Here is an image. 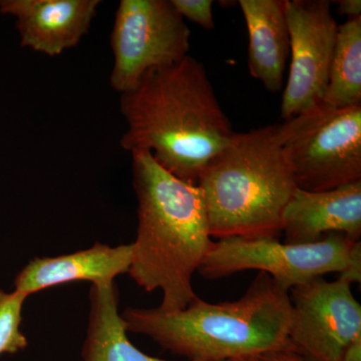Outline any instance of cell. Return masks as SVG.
<instances>
[{"mask_svg":"<svg viewBox=\"0 0 361 361\" xmlns=\"http://www.w3.org/2000/svg\"><path fill=\"white\" fill-rule=\"evenodd\" d=\"M120 109L128 126L122 148L149 152L161 167L192 185L235 134L205 66L190 56L147 71L134 89L121 94Z\"/></svg>","mask_w":361,"mask_h":361,"instance_id":"6da1fadb","label":"cell"},{"mask_svg":"<svg viewBox=\"0 0 361 361\" xmlns=\"http://www.w3.org/2000/svg\"><path fill=\"white\" fill-rule=\"evenodd\" d=\"M137 200L130 277L148 292L160 289V310H185L197 295L192 277L212 248L200 188L175 177L149 152H133Z\"/></svg>","mask_w":361,"mask_h":361,"instance_id":"7a4b0ae2","label":"cell"},{"mask_svg":"<svg viewBox=\"0 0 361 361\" xmlns=\"http://www.w3.org/2000/svg\"><path fill=\"white\" fill-rule=\"evenodd\" d=\"M288 291L259 272L238 300L212 304L198 296L185 310L127 308L121 316L129 332L151 337L190 361L252 360L293 349L289 342Z\"/></svg>","mask_w":361,"mask_h":361,"instance_id":"3957f363","label":"cell"},{"mask_svg":"<svg viewBox=\"0 0 361 361\" xmlns=\"http://www.w3.org/2000/svg\"><path fill=\"white\" fill-rule=\"evenodd\" d=\"M211 237L278 238L296 185L278 144L276 125L235 133L202 171Z\"/></svg>","mask_w":361,"mask_h":361,"instance_id":"277c9868","label":"cell"},{"mask_svg":"<svg viewBox=\"0 0 361 361\" xmlns=\"http://www.w3.org/2000/svg\"><path fill=\"white\" fill-rule=\"evenodd\" d=\"M276 137L298 189L329 191L361 180V104H320L276 125Z\"/></svg>","mask_w":361,"mask_h":361,"instance_id":"5b68a950","label":"cell"},{"mask_svg":"<svg viewBox=\"0 0 361 361\" xmlns=\"http://www.w3.org/2000/svg\"><path fill=\"white\" fill-rule=\"evenodd\" d=\"M356 242L342 233H331L308 244L228 237L214 242L198 271L206 279H218L240 271L259 270L267 273L278 286L290 291L316 277L343 272Z\"/></svg>","mask_w":361,"mask_h":361,"instance_id":"8992f818","label":"cell"},{"mask_svg":"<svg viewBox=\"0 0 361 361\" xmlns=\"http://www.w3.org/2000/svg\"><path fill=\"white\" fill-rule=\"evenodd\" d=\"M191 30L171 0H122L116 11L111 47V85L120 94L134 89L154 68L189 56Z\"/></svg>","mask_w":361,"mask_h":361,"instance_id":"52a82bcc","label":"cell"},{"mask_svg":"<svg viewBox=\"0 0 361 361\" xmlns=\"http://www.w3.org/2000/svg\"><path fill=\"white\" fill-rule=\"evenodd\" d=\"M291 63L282 97L285 120L322 103L338 25L329 0H285Z\"/></svg>","mask_w":361,"mask_h":361,"instance_id":"ba28073f","label":"cell"},{"mask_svg":"<svg viewBox=\"0 0 361 361\" xmlns=\"http://www.w3.org/2000/svg\"><path fill=\"white\" fill-rule=\"evenodd\" d=\"M291 292L288 337L294 350L314 361H341L361 336V305L351 284L316 277Z\"/></svg>","mask_w":361,"mask_h":361,"instance_id":"9c48e42d","label":"cell"},{"mask_svg":"<svg viewBox=\"0 0 361 361\" xmlns=\"http://www.w3.org/2000/svg\"><path fill=\"white\" fill-rule=\"evenodd\" d=\"M99 0H0V13L13 16L23 47L56 56L89 32Z\"/></svg>","mask_w":361,"mask_h":361,"instance_id":"30bf717a","label":"cell"},{"mask_svg":"<svg viewBox=\"0 0 361 361\" xmlns=\"http://www.w3.org/2000/svg\"><path fill=\"white\" fill-rule=\"evenodd\" d=\"M285 243H314L331 233L360 241L361 180L322 192L296 188L282 217Z\"/></svg>","mask_w":361,"mask_h":361,"instance_id":"8fae6325","label":"cell"},{"mask_svg":"<svg viewBox=\"0 0 361 361\" xmlns=\"http://www.w3.org/2000/svg\"><path fill=\"white\" fill-rule=\"evenodd\" d=\"M134 247L96 243L85 250L58 256L35 258L16 278V290L28 296L35 292L71 281L109 283L129 272Z\"/></svg>","mask_w":361,"mask_h":361,"instance_id":"7c38bea8","label":"cell"},{"mask_svg":"<svg viewBox=\"0 0 361 361\" xmlns=\"http://www.w3.org/2000/svg\"><path fill=\"white\" fill-rule=\"evenodd\" d=\"M249 35V71L273 94L283 89L290 54L285 0H240Z\"/></svg>","mask_w":361,"mask_h":361,"instance_id":"4fadbf2b","label":"cell"},{"mask_svg":"<svg viewBox=\"0 0 361 361\" xmlns=\"http://www.w3.org/2000/svg\"><path fill=\"white\" fill-rule=\"evenodd\" d=\"M82 361H168L145 355L127 336L114 282L92 284Z\"/></svg>","mask_w":361,"mask_h":361,"instance_id":"5bb4252c","label":"cell"},{"mask_svg":"<svg viewBox=\"0 0 361 361\" xmlns=\"http://www.w3.org/2000/svg\"><path fill=\"white\" fill-rule=\"evenodd\" d=\"M322 104L337 110L361 104V18L338 25Z\"/></svg>","mask_w":361,"mask_h":361,"instance_id":"9a60e30c","label":"cell"},{"mask_svg":"<svg viewBox=\"0 0 361 361\" xmlns=\"http://www.w3.org/2000/svg\"><path fill=\"white\" fill-rule=\"evenodd\" d=\"M25 294L0 290V355L16 353L27 348V339L20 331L21 311Z\"/></svg>","mask_w":361,"mask_h":361,"instance_id":"2e32d148","label":"cell"},{"mask_svg":"<svg viewBox=\"0 0 361 361\" xmlns=\"http://www.w3.org/2000/svg\"><path fill=\"white\" fill-rule=\"evenodd\" d=\"M176 11L183 18L193 21L204 30H213L215 21L212 0H171Z\"/></svg>","mask_w":361,"mask_h":361,"instance_id":"e0dca14e","label":"cell"},{"mask_svg":"<svg viewBox=\"0 0 361 361\" xmlns=\"http://www.w3.org/2000/svg\"><path fill=\"white\" fill-rule=\"evenodd\" d=\"M341 279L345 280L348 283H360L361 281V243L356 242L351 251L350 260L346 269L341 273Z\"/></svg>","mask_w":361,"mask_h":361,"instance_id":"ac0fdd59","label":"cell"},{"mask_svg":"<svg viewBox=\"0 0 361 361\" xmlns=\"http://www.w3.org/2000/svg\"><path fill=\"white\" fill-rule=\"evenodd\" d=\"M250 361H307L293 349L272 351L265 355L256 356Z\"/></svg>","mask_w":361,"mask_h":361,"instance_id":"d6986e66","label":"cell"},{"mask_svg":"<svg viewBox=\"0 0 361 361\" xmlns=\"http://www.w3.org/2000/svg\"><path fill=\"white\" fill-rule=\"evenodd\" d=\"M337 11L342 16H348V20H355L361 18V1L360 0H341L336 1Z\"/></svg>","mask_w":361,"mask_h":361,"instance_id":"ffe728a7","label":"cell"},{"mask_svg":"<svg viewBox=\"0 0 361 361\" xmlns=\"http://www.w3.org/2000/svg\"><path fill=\"white\" fill-rule=\"evenodd\" d=\"M341 361H361V336L351 342L342 356Z\"/></svg>","mask_w":361,"mask_h":361,"instance_id":"44dd1931","label":"cell"},{"mask_svg":"<svg viewBox=\"0 0 361 361\" xmlns=\"http://www.w3.org/2000/svg\"><path fill=\"white\" fill-rule=\"evenodd\" d=\"M190 361V360H187ZM224 361H250V360H224Z\"/></svg>","mask_w":361,"mask_h":361,"instance_id":"7402d4cb","label":"cell"}]
</instances>
